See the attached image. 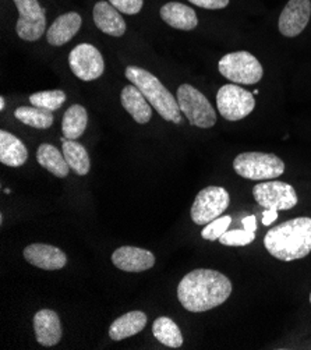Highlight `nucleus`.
I'll return each instance as SVG.
<instances>
[{
	"label": "nucleus",
	"mask_w": 311,
	"mask_h": 350,
	"mask_svg": "<svg viewBox=\"0 0 311 350\" xmlns=\"http://www.w3.org/2000/svg\"><path fill=\"white\" fill-rule=\"evenodd\" d=\"M232 293V282L214 269H194L178 286V297L190 312H204L225 303Z\"/></svg>",
	"instance_id": "1"
},
{
	"label": "nucleus",
	"mask_w": 311,
	"mask_h": 350,
	"mask_svg": "<svg viewBox=\"0 0 311 350\" xmlns=\"http://www.w3.org/2000/svg\"><path fill=\"white\" fill-rule=\"evenodd\" d=\"M264 246L281 261L304 258L311 252V218L300 217L276 225L265 234Z\"/></svg>",
	"instance_id": "2"
},
{
	"label": "nucleus",
	"mask_w": 311,
	"mask_h": 350,
	"mask_svg": "<svg viewBox=\"0 0 311 350\" xmlns=\"http://www.w3.org/2000/svg\"><path fill=\"white\" fill-rule=\"evenodd\" d=\"M124 75L133 85L141 91L163 120L175 124L182 123V111L179 108L178 98L172 95V92L167 91V88L152 73L141 67L129 66Z\"/></svg>",
	"instance_id": "3"
},
{
	"label": "nucleus",
	"mask_w": 311,
	"mask_h": 350,
	"mask_svg": "<svg viewBox=\"0 0 311 350\" xmlns=\"http://www.w3.org/2000/svg\"><path fill=\"white\" fill-rule=\"evenodd\" d=\"M234 172L247 180H271L285 172V163L273 154L243 152L233 161Z\"/></svg>",
	"instance_id": "4"
},
{
	"label": "nucleus",
	"mask_w": 311,
	"mask_h": 350,
	"mask_svg": "<svg viewBox=\"0 0 311 350\" xmlns=\"http://www.w3.org/2000/svg\"><path fill=\"white\" fill-rule=\"evenodd\" d=\"M219 73L234 84L253 85L262 79L264 70L258 59L246 51L232 52L221 57Z\"/></svg>",
	"instance_id": "5"
},
{
	"label": "nucleus",
	"mask_w": 311,
	"mask_h": 350,
	"mask_svg": "<svg viewBox=\"0 0 311 350\" xmlns=\"http://www.w3.org/2000/svg\"><path fill=\"white\" fill-rule=\"evenodd\" d=\"M178 103L190 124L200 129H211L217 123V113L206 96L190 84H182L178 90Z\"/></svg>",
	"instance_id": "6"
},
{
	"label": "nucleus",
	"mask_w": 311,
	"mask_h": 350,
	"mask_svg": "<svg viewBox=\"0 0 311 350\" xmlns=\"http://www.w3.org/2000/svg\"><path fill=\"white\" fill-rule=\"evenodd\" d=\"M217 108L224 119L229 122L241 120L256 108L254 94L236 84H226L217 94Z\"/></svg>",
	"instance_id": "7"
},
{
	"label": "nucleus",
	"mask_w": 311,
	"mask_h": 350,
	"mask_svg": "<svg viewBox=\"0 0 311 350\" xmlns=\"http://www.w3.org/2000/svg\"><path fill=\"white\" fill-rule=\"evenodd\" d=\"M229 204L230 197L224 187H205L197 194L193 202L191 219L195 225H208L226 211Z\"/></svg>",
	"instance_id": "8"
},
{
	"label": "nucleus",
	"mask_w": 311,
	"mask_h": 350,
	"mask_svg": "<svg viewBox=\"0 0 311 350\" xmlns=\"http://www.w3.org/2000/svg\"><path fill=\"white\" fill-rule=\"evenodd\" d=\"M18 10L16 32L24 41H38L46 29L45 10L38 0H14Z\"/></svg>",
	"instance_id": "9"
},
{
	"label": "nucleus",
	"mask_w": 311,
	"mask_h": 350,
	"mask_svg": "<svg viewBox=\"0 0 311 350\" xmlns=\"http://www.w3.org/2000/svg\"><path fill=\"white\" fill-rule=\"evenodd\" d=\"M68 66L73 75L83 81H94L105 72V62L100 52L91 44L77 45L68 55Z\"/></svg>",
	"instance_id": "10"
},
{
	"label": "nucleus",
	"mask_w": 311,
	"mask_h": 350,
	"mask_svg": "<svg viewBox=\"0 0 311 350\" xmlns=\"http://www.w3.org/2000/svg\"><path fill=\"white\" fill-rule=\"evenodd\" d=\"M253 196L261 206L276 211L292 209L299 202L296 190L290 185L278 180L258 183L253 189Z\"/></svg>",
	"instance_id": "11"
},
{
	"label": "nucleus",
	"mask_w": 311,
	"mask_h": 350,
	"mask_svg": "<svg viewBox=\"0 0 311 350\" xmlns=\"http://www.w3.org/2000/svg\"><path fill=\"white\" fill-rule=\"evenodd\" d=\"M311 17V0H289L284 8L278 27L284 37L293 38L300 35Z\"/></svg>",
	"instance_id": "12"
},
{
	"label": "nucleus",
	"mask_w": 311,
	"mask_h": 350,
	"mask_svg": "<svg viewBox=\"0 0 311 350\" xmlns=\"http://www.w3.org/2000/svg\"><path fill=\"white\" fill-rule=\"evenodd\" d=\"M24 258L31 265L46 271H57L67 264V257L60 249L42 243L27 246L24 249Z\"/></svg>",
	"instance_id": "13"
},
{
	"label": "nucleus",
	"mask_w": 311,
	"mask_h": 350,
	"mask_svg": "<svg viewBox=\"0 0 311 350\" xmlns=\"http://www.w3.org/2000/svg\"><path fill=\"white\" fill-rule=\"evenodd\" d=\"M112 262L116 268L126 272H143L155 264V256L144 249L123 246L113 252Z\"/></svg>",
	"instance_id": "14"
},
{
	"label": "nucleus",
	"mask_w": 311,
	"mask_h": 350,
	"mask_svg": "<svg viewBox=\"0 0 311 350\" xmlns=\"http://www.w3.org/2000/svg\"><path fill=\"white\" fill-rule=\"evenodd\" d=\"M33 331H36L38 343L45 347L57 345L63 335L60 319L53 310H41L36 314Z\"/></svg>",
	"instance_id": "15"
},
{
	"label": "nucleus",
	"mask_w": 311,
	"mask_h": 350,
	"mask_svg": "<svg viewBox=\"0 0 311 350\" xmlns=\"http://www.w3.org/2000/svg\"><path fill=\"white\" fill-rule=\"evenodd\" d=\"M83 24L81 16L76 12L59 16L46 31V40L52 46H62L72 41Z\"/></svg>",
	"instance_id": "16"
},
{
	"label": "nucleus",
	"mask_w": 311,
	"mask_h": 350,
	"mask_svg": "<svg viewBox=\"0 0 311 350\" xmlns=\"http://www.w3.org/2000/svg\"><path fill=\"white\" fill-rule=\"evenodd\" d=\"M95 25L111 37H122L126 32V21L120 12L109 2H98L92 12Z\"/></svg>",
	"instance_id": "17"
},
{
	"label": "nucleus",
	"mask_w": 311,
	"mask_h": 350,
	"mask_svg": "<svg viewBox=\"0 0 311 350\" xmlns=\"http://www.w3.org/2000/svg\"><path fill=\"white\" fill-rule=\"evenodd\" d=\"M123 108L140 124H147L152 118V108L147 98L135 85H126L120 94Z\"/></svg>",
	"instance_id": "18"
},
{
	"label": "nucleus",
	"mask_w": 311,
	"mask_h": 350,
	"mask_svg": "<svg viewBox=\"0 0 311 350\" xmlns=\"http://www.w3.org/2000/svg\"><path fill=\"white\" fill-rule=\"evenodd\" d=\"M161 18L172 28L191 31L198 25L197 13L187 5L179 2H169L161 8Z\"/></svg>",
	"instance_id": "19"
},
{
	"label": "nucleus",
	"mask_w": 311,
	"mask_h": 350,
	"mask_svg": "<svg viewBox=\"0 0 311 350\" xmlns=\"http://www.w3.org/2000/svg\"><path fill=\"white\" fill-rule=\"evenodd\" d=\"M28 159V150L20 138L9 131H0V162L10 167L23 166Z\"/></svg>",
	"instance_id": "20"
},
{
	"label": "nucleus",
	"mask_w": 311,
	"mask_h": 350,
	"mask_svg": "<svg viewBox=\"0 0 311 350\" xmlns=\"http://www.w3.org/2000/svg\"><path fill=\"white\" fill-rule=\"evenodd\" d=\"M147 325V316L143 311H130L113 321L109 336L113 340H123L141 332Z\"/></svg>",
	"instance_id": "21"
},
{
	"label": "nucleus",
	"mask_w": 311,
	"mask_h": 350,
	"mask_svg": "<svg viewBox=\"0 0 311 350\" xmlns=\"http://www.w3.org/2000/svg\"><path fill=\"white\" fill-rule=\"evenodd\" d=\"M37 161L38 163L45 167L48 172L55 174L56 178H67L70 166H68L63 152H60L52 144H41L37 151Z\"/></svg>",
	"instance_id": "22"
},
{
	"label": "nucleus",
	"mask_w": 311,
	"mask_h": 350,
	"mask_svg": "<svg viewBox=\"0 0 311 350\" xmlns=\"http://www.w3.org/2000/svg\"><path fill=\"white\" fill-rule=\"evenodd\" d=\"M60 142L63 143V155L68 166L79 176H85L91 167L90 157L85 147L77 143V139H67L66 137L60 138Z\"/></svg>",
	"instance_id": "23"
},
{
	"label": "nucleus",
	"mask_w": 311,
	"mask_h": 350,
	"mask_svg": "<svg viewBox=\"0 0 311 350\" xmlns=\"http://www.w3.org/2000/svg\"><path fill=\"white\" fill-rule=\"evenodd\" d=\"M88 124V113L87 109L81 105H72L63 116L62 131L67 139L80 138Z\"/></svg>",
	"instance_id": "24"
},
{
	"label": "nucleus",
	"mask_w": 311,
	"mask_h": 350,
	"mask_svg": "<svg viewBox=\"0 0 311 350\" xmlns=\"http://www.w3.org/2000/svg\"><path fill=\"white\" fill-rule=\"evenodd\" d=\"M154 336L165 346L178 349L183 345V335L178 324L169 317H159L152 325Z\"/></svg>",
	"instance_id": "25"
},
{
	"label": "nucleus",
	"mask_w": 311,
	"mask_h": 350,
	"mask_svg": "<svg viewBox=\"0 0 311 350\" xmlns=\"http://www.w3.org/2000/svg\"><path fill=\"white\" fill-rule=\"evenodd\" d=\"M14 116L17 120H20L21 123L33 127V129H40V130H45L49 129L53 124V112L33 107H20L16 109Z\"/></svg>",
	"instance_id": "26"
},
{
	"label": "nucleus",
	"mask_w": 311,
	"mask_h": 350,
	"mask_svg": "<svg viewBox=\"0 0 311 350\" xmlns=\"http://www.w3.org/2000/svg\"><path fill=\"white\" fill-rule=\"evenodd\" d=\"M31 105L49 112H55L62 108V105L66 102V94L62 90L53 91H41L36 92L29 96Z\"/></svg>",
	"instance_id": "27"
},
{
	"label": "nucleus",
	"mask_w": 311,
	"mask_h": 350,
	"mask_svg": "<svg viewBox=\"0 0 311 350\" xmlns=\"http://www.w3.org/2000/svg\"><path fill=\"white\" fill-rule=\"evenodd\" d=\"M254 239H256V233L249 232L243 228V229H234V230L225 232L219 237V241H221V244H224V246L241 247V246H247V244L253 243Z\"/></svg>",
	"instance_id": "28"
},
{
	"label": "nucleus",
	"mask_w": 311,
	"mask_h": 350,
	"mask_svg": "<svg viewBox=\"0 0 311 350\" xmlns=\"http://www.w3.org/2000/svg\"><path fill=\"white\" fill-rule=\"evenodd\" d=\"M232 224V218L229 215H225V217H219L217 219H214L213 222H210L208 225H206L202 232H201V237L204 240H210V241H214V240H219V237L228 232L229 226Z\"/></svg>",
	"instance_id": "29"
},
{
	"label": "nucleus",
	"mask_w": 311,
	"mask_h": 350,
	"mask_svg": "<svg viewBox=\"0 0 311 350\" xmlns=\"http://www.w3.org/2000/svg\"><path fill=\"white\" fill-rule=\"evenodd\" d=\"M108 2L113 8H116L120 13H124L129 16L140 13L144 6V0H108Z\"/></svg>",
	"instance_id": "30"
},
{
	"label": "nucleus",
	"mask_w": 311,
	"mask_h": 350,
	"mask_svg": "<svg viewBox=\"0 0 311 350\" xmlns=\"http://www.w3.org/2000/svg\"><path fill=\"white\" fill-rule=\"evenodd\" d=\"M187 2L206 10H221L229 5V0H187Z\"/></svg>",
	"instance_id": "31"
},
{
	"label": "nucleus",
	"mask_w": 311,
	"mask_h": 350,
	"mask_svg": "<svg viewBox=\"0 0 311 350\" xmlns=\"http://www.w3.org/2000/svg\"><path fill=\"white\" fill-rule=\"evenodd\" d=\"M276 218H278V211H276V209H265L262 213V225H272L276 221Z\"/></svg>",
	"instance_id": "32"
},
{
	"label": "nucleus",
	"mask_w": 311,
	"mask_h": 350,
	"mask_svg": "<svg viewBox=\"0 0 311 350\" xmlns=\"http://www.w3.org/2000/svg\"><path fill=\"white\" fill-rule=\"evenodd\" d=\"M243 228L246 230H249V232H254L256 233V230H257V219H256V217L254 215L246 217L243 219Z\"/></svg>",
	"instance_id": "33"
},
{
	"label": "nucleus",
	"mask_w": 311,
	"mask_h": 350,
	"mask_svg": "<svg viewBox=\"0 0 311 350\" xmlns=\"http://www.w3.org/2000/svg\"><path fill=\"white\" fill-rule=\"evenodd\" d=\"M5 105H6V102H5V98L2 96V98H0V111L5 109Z\"/></svg>",
	"instance_id": "34"
},
{
	"label": "nucleus",
	"mask_w": 311,
	"mask_h": 350,
	"mask_svg": "<svg viewBox=\"0 0 311 350\" xmlns=\"http://www.w3.org/2000/svg\"><path fill=\"white\" fill-rule=\"evenodd\" d=\"M310 303H311V293H310Z\"/></svg>",
	"instance_id": "35"
}]
</instances>
